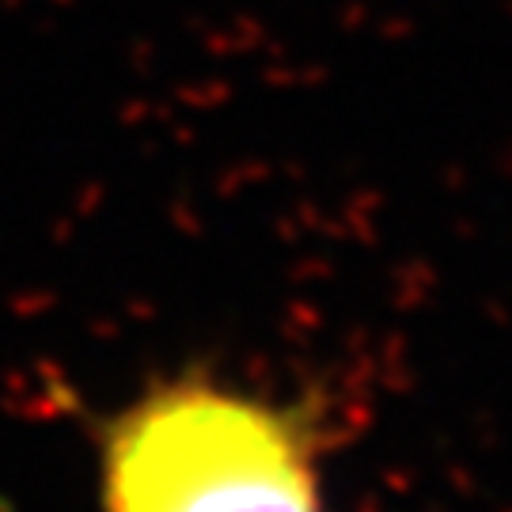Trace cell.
Instances as JSON below:
<instances>
[{"mask_svg":"<svg viewBox=\"0 0 512 512\" xmlns=\"http://www.w3.org/2000/svg\"><path fill=\"white\" fill-rule=\"evenodd\" d=\"M99 512H327L315 421L202 372L152 384L103 429Z\"/></svg>","mask_w":512,"mask_h":512,"instance_id":"6da1fadb","label":"cell"}]
</instances>
